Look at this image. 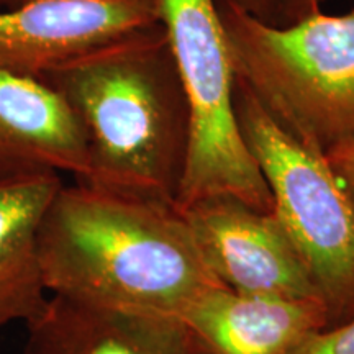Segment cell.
Instances as JSON below:
<instances>
[{
    "mask_svg": "<svg viewBox=\"0 0 354 354\" xmlns=\"http://www.w3.org/2000/svg\"><path fill=\"white\" fill-rule=\"evenodd\" d=\"M51 295L123 312L180 317L220 286L174 203L61 185L38 236Z\"/></svg>",
    "mask_w": 354,
    "mask_h": 354,
    "instance_id": "obj_1",
    "label": "cell"
},
{
    "mask_svg": "<svg viewBox=\"0 0 354 354\" xmlns=\"http://www.w3.org/2000/svg\"><path fill=\"white\" fill-rule=\"evenodd\" d=\"M37 79L68 104L86 135L88 172L76 183L176 205L190 109L161 21L66 59Z\"/></svg>",
    "mask_w": 354,
    "mask_h": 354,
    "instance_id": "obj_2",
    "label": "cell"
},
{
    "mask_svg": "<svg viewBox=\"0 0 354 354\" xmlns=\"http://www.w3.org/2000/svg\"><path fill=\"white\" fill-rule=\"evenodd\" d=\"M234 82L300 143L326 154L354 138V12L266 25L216 0Z\"/></svg>",
    "mask_w": 354,
    "mask_h": 354,
    "instance_id": "obj_3",
    "label": "cell"
},
{
    "mask_svg": "<svg viewBox=\"0 0 354 354\" xmlns=\"http://www.w3.org/2000/svg\"><path fill=\"white\" fill-rule=\"evenodd\" d=\"M190 109V140L176 205L234 198L272 212V197L234 112V71L216 0H159Z\"/></svg>",
    "mask_w": 354,
    "mask_h": 354,
    "instance_id": "obj_4",
    "label": "cell"
},
{
    "mask_svg": "<svg viewBox=\"0 0 354 354\" xmlns=\"http://www.w3.org/2000/svg\"><path fill=\"white\" fill-rule=\"evenodd\" d=\"M243 140L272 197V214L297 248L328 326L354 315V201L325 154L282 130L250 92L234 82Z\"/></svg>",
    "mask_w": 354,
    "mask_h": 354,
    "instance_id": "obj_5",
    "label": "cell"
},
{
    "mask_svg": "<svg viewBox=\"0 0 354 354\" xmlns=\"http://www.w3.org/2000/svg\"><path fill=\"white\" fill-rule=\"evenodd\" d=\"M183 212L203 264L220 286L322 304L297 248L272 212L234 198H209Z\"/></svg>",
    "mask_w": 354,
    "mask_h": 354,
    "instance_id": "obj_6",
    "label": "cell"
},
{
    "mask_svg": "<svg viewBox=\"0 0 354 354\" xmlns=\"http://www.w3.org/2000/svg\"><path fill=\"white\" fill-rule=\"evenodd\" d=\"M159 20V0H33L0 8V69H46Z\"/></svg>",
    "mask_w": 354,
    "mask_h": 354,
    "instance_id": "obj_7",
    "label": "cell"
},
{
    "mask_svg": "<svg viewBox=\"0 0 354 354\" xmlns=\"http://www.w3.org/2000/svg\"><path fill=\"white\" fill-rule=\"evenodd\" d=\"M68 172H88L81 123L59 95L37 77L0 69V185Z\"/></svg>",
    "mask_w": 354,
    "mask_h": 354,
    "instance_id": "obj_8",
    "label": "cell"
},
{
    "mask_svg": "<svg viewBox=\"0 0 354 354\" xmlns=\"http://www.w3.org/2000/svg\"><path fill=\"white\" fill-rule=\"evenodd\" d=\"M21 354H210L180 317L123 312L51 295L26 323Z\"/></svg>",
    "mask_w": 354,
    "mask_h": 354,
    "instance_id": "obj_9",
    "label": "cell"
},
{
    "mask_svg": "<svg viewBox=\"0 0 354 354\" xmlns=\"http://www.w3.org/2000/svg\"><path fill=\"white\" fill-rule=\"evenodd\" d=\"M180 318L210 354H292L330 323L315 300L243 294L223 286L198 295Z\"/></svg>",
    "mask_w": 354,
    "mask_h": 354,
    "instance_id": "obj_10",
    "label": "cell"
},
{
    "mask_svg": "<svg viewBox=\"0 0 354 354\" xmlns=\"http://www.w3.org/2000/svg\"><path fill=\"white\" fill-rule=\"evenodd\" d=\"M63 184L61 174H44L0 185V330L35 320L50 299L38 236Z\"/></svg>",
    "mask_w": 354,
    "mask_h": 354,
    "instance_id": "obj_11",
    "label": "cell"
},
{
    "mask_svg": "<svg viewBox=\"0 0 354 354\" xmlns=\"http://www.w3.org/2000/svg\"><path fill=\"white\" fill-rule=\"evenodd\" d=\"M292 354H354V315L313 331Z\"/></svg>",
    "mask_w": 354,
    "mask_h": 354,
    "instance_id": "obj_12",
    "label": "cell"
},
{
    "mask_svg": "<svg viewBox=\"0 0 354 354\" xmlns=\"http://www.w3.org/2000/svg\"><path fill=\"white\" fill-rule=\"evenodd\" d=\"M256 20L272 26H287L289 0H227Z\"/></svg>",
    "mask_w": 354,
    "mask_h": 354,
    "instance_id": "obj_13",
    "label": "cell"
},
{
    "mask_svg": "<svg viewBox=\"0 0 354 354\" xmlns=\"http://www.w3.org/2000/svg\"><path fill=\"white\" fill-rule=\"evenodd\" d=\"M325 158L333 174L338 177L339 183L354 201V138L335 146L325 154Z\"/></svg>",
    "mask_w": 354,
    "mask_h": 354,
    "instance_id": "obj_14",
    "label": "cell"
},
{
    "mask_svg": "<svg viewBox=\"0 0 354 354\" xmlns=\"http://www.w3.org/2000/svg\"><path fill=\"white\" fill-rule=\"evenodd\" d=\"M323 0H289V15H287V25L305 19L320 10Z\"/></svg>",
    "mask_w": 354,
    "mask_h": 354,
    "instance_id": "obj_15",
    "label": "cell"
},
{
    "mask_svg": "<svg viewBox=\"0 0 354 354\" xmlns=\"http://www.w3.org/2000/svg\"><path fill=\"white\" fill-rule=\"evenodd\" d=\"M33 2V0H0V8H12L24 6V3Z\"/></svg>",
    "mask_w": 354,
    "mask_h": 354,
    "instance_id": "obj_16",
    "label": "cell"
}]
</instances>
